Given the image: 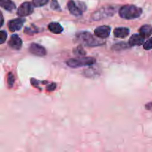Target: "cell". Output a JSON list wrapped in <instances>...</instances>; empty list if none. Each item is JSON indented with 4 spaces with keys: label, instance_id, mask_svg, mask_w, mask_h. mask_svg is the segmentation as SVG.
<instances>
[{
    "label": "cell",
    "instance_id": "cell-9",
    "mask_svg": "<svg viewBox=\"0 0 152 152\" xmlns=\"http://www.w3.org/2000/svg\"><path fill=\"white\" fill-rule=\"evenodd\" d=\"M8 45L13 50H20L22 46V41L19 36L13 34L10 37V40L8 41Z\"/></svg>",
    "mask_w": 152,
    "mask_h": 152
},
{
    "label": "cell",
    "instance_id": "cell-21",
    "mask_svg": "<svg viewBox=\"0 0 152 152\" xmlns=\"http://www.w3.org/2000/svg\"><path fill=\"white\" fill-rule=\"evenodd\" d=\"M50 7L52 10H57V11H61V7L58 3L57 0H51L50 2Z\"/></svg>",
    "mask_w": 152,
    "mask_h": 152
},
{
    "label": "cell",
    "instance_id": "cell-8",
    "mask_svg": "<svg viewBox=\"0 0 152 152\" xmlns=\"http://www.w3.org/2000/svg\"><path fill=\"white\" fill-rule=\"evenodd\" d=\"M111 28L107 25H102L96 28L94 31V35L100 39H105L109 37Z\"/></svg>",
    "mask_w": 152,
    "mask_h": 152
},
{
    "label": "cell",
    "instance_id": "cell-3",
    "mask_svg": "<svg viewBox=\"0 0 152 152\" xmlns=\"http://www.w3.org/2000/svg\"><path fill=\"white\" fill-rule=\"evenodd\" d=\"M80 58L70 59L66 62V64L70 68H76L79 67L92 65L96 62V59L94 57H88V56H79Z\"/></svg>",
    "mask_w": 152,
    "mask_h": 152
},
{
    "label": "cell",
    "instance_id": "cell-20",
    "mask_svg": "<svg viewBox=\"0 0 152 152\" xmlns=\"http://www.w3.org/2000/svg\"><path fill=\"white\" fill-rule=\"evenodd\" d=\"M49 1V0H33V4L34 7H39L44 6Z\"/></svg>",
    "mask_w": 152,
    "mask_h": 152
},
{
    "label": "cell",
    "instance_id": "cell-6",
    "mask_svg": "<svg viewBox=\"0 0 152 152\" xmlns=\"http://www.w3.org/2000/svg\"><path fill=\"white\" fill-rule=\"evenodd\" d=\"M25 22V19L23 18H17V19H12V20L9 21L8 24V28L11 32H14V31H19L23 26L24 23Z\"/></svg>",
    "mask_w": 152,
    "mask_h": 152
},
{
    "label": "cell",
    "instance_id": "cell-2",
    "mask_svg": "<svg viewBox=\"0 0 152 152\" xmlns=\"http://www.w3.org/2000/svg\"><path fill=\"white\" fill-rule=\"evenodd\" d=\"M142 13V10L140 7L132 4H127L120 7L119 14L120 17L125 19H134L140 17Z\"/></svg>",
    "mask_w": 152,
    "mask_h": 152
},
{
    "label": "cell",
    "instance_id": "cell-12",
    "mask_svg": "<svg viewBox=\"0 0 152 152\" xmlns=\"http://www.w3.org/2000/svg\"><path fill=\"white\" fill-rule=\"evenodd\" d=\"M130 34V30L126 27H120L114 29V35L117 38L124 39L129 35Z\"/></svg>",
    "mask_w": 152,
    "mask_h": 152
},
{
    "label": "cell",
    "instance_id": "cell-7",
    "mask_svg": "<svg viewBox=\"0 0 152 152\" xmlns=\"http://www.w3.org/2000/svg\"><path fill=\"white\" fill-rule=\"evenodd\" d=\"M29 51L30 53H31L32 54L37 56H40V57L45 56L46 53H47L45 48L43 46L40 45L39 44H37V43H32V44L30 45Z\"/></svg>",
    "mask_w": 152,
    "mask_h": 152
},
{
    "label": "cell",
    "instance_id": "cell-23",
    "mask_svg": "<svg viewBox=\"0 0 152 152\" xmlns=\"http://www.w3.org/2000/svg\"><path fill=\"white\" fill-rule=\"evenodd\" d=\"M7 37V34L6 31H0V44H3L6 41Z\"/></svg>",
    "mask_w": 152,
    "mask_h": 152
},
{
    "label": "cell",
    "instance_id": "cell-1",
    "mask_svg": "<svg viewBox=\"0 0 152 152\" xmlns=\"http://www.w3.org/2000/svg\"><path fill=\"white\" fill-rule=\"evenodd\" d=\"M99 37H94L89 32H80L76 35V39L77 42L80 44L88 47H95V46H100L105 44V42L99 39Z\"/></svg>",
    "mask_w": 152,
    "mask_h": 152
},
{
    "label": "cell",
    "instance_id": "cell-16",
    "mask_svg": "<svg viewBox=\"0 0 152 152\" xmlns=\"http://www.w3.org/2000/svg\"><path fill=\"white\" fill-rule=\"evenodd\" d=\"M24 32L28 35H34L39 32V29L37 26L34 25H31L30 26H27L24 30Z\"/></svg>",
    "mask_w": 152,
    "mask_h": 152
},
{
    "label": "cell",
    "instance_id": "cell-17",
    "mask_svg": "<svg viewBox=\"0 0 152 152\" xmlns=\"http://www.w3.org/2000/svg\"><path fill=\"white\" fill-rule=\"evenodd\" d=\"M127 43L126 42H119L117 43V44L114 45L112 47V50H125V49L129 48V46Z\"/></svg>",
    "mask_w": 152,
    "mask_h": 152
},
{
    "label": "cell",
    "instance_id": "cell-13",
    "mask_svg": "<svg viewBox=\"0 0 152 152\" xmlns=\"http://www.w3.org/2000/svg\"><path fill=\"white\" fill-rule=\"evenodd\" d=\"M139 33L142 37L146 39L148 38L152 34V27L150 25H144L140 27L139 30Z\"/></svg>",
    "mask_w": 152,
    "mask_h": 152
},
{
    "label": "cell",
    "instance_id": "cell-28",
    "mask_svg": "<svg viewBox=\"0 0 152 152\" xmlns=\"http://www.w3.org/2000/svg\"><path fill=\"white\" fill-rule=\"evenodd\" d=\"M1 26H2L3 23H4V19H3V16L2 14L1 13Z\"/></svg>",
    "mask_w": 152,
    "mask_h": 152
},
{
    "label": "cell",
    "instance_id": "cell-19",
    "mask_svg": "<svg viewBox=\"0 0 152 152\" xmlns=\"http://www.w3.org/2000/svg\"><path fill=\"white\" fill-rule=\"evenodd\" d=\"M74 53L77 56H84L86 54V51L83 50L81 46H78L74 49Z\"/></svg>",
    "mask_w": 152,
    "mask_h": 152
},
{
    "label": "cell",
    "instance_id": "cell-10",
    "mask_svg": "<svg viewBox=\"0 0 152 152\" xmlns=\"http://www.w3.org/2000/svg\"><path fill=\"white\" fill-rule=\"evenodd\" d=\"M68 8L70 13L75 16H80L83 14V11L77 5V2H75L73 0H70L68 2Z\"/></svg>",
    "mask_w": 152,
    "mask_h": 152
},
{
    "label": "cell",
    "instance_id": "cell-25",
    "mask_svg": "<svg viewBox=\"0 0 152 152\" xmlns=\"http://www.w3.org/2000/svg\"><path fill=\"white\" fill-rule=\"evenodd\" d=\"M77 5L79 6V7H80V8L81 9L82 11H83V12L86 11V9H87V7H86V4H85L84 2H82V1H77Z\"/></svg>",
    "mask_w": 152,
    "mask_h": 152
},
{
    "label": "cell",
    "instance_id": "cell-5",
    "mask_svg": "<svg viewBox=\"0 0 152 152\" xmlns=\"http://www.w3.org/2000/svg\"><path fill=\"white\" fill-rule=\"evenodd\" d=\"M34 5L31 2L25 1L19 6L17 12H16V14L21 17H25V16H29L34 12Z\"/></svg>",
    "mask_w": 152,
    "mask_h": 152
},
{
    "label": "cell",
    "instance_id": "cell-15",
    "mask_svg": "<svg viewBox=\"0 0 152 152\" xmlns=\"http://www.w3.org/2000/svg\"><path fill=\"white\" fill-rule=\"evenodd\" d=\"M48 29L50 32L55 34H59L63 31V28L58 22H51L48 25Z\"/></svg>",
    "mask_w": 152,
    "mask_h": 152
},
{
    "label": "cell",
    "instance_id": "cell-14",
    "mask_svg": "<svg viewBox=\"0 0 152 152\" xmlns=\"http://www.w3.org/2000/svg\"><path fill=\"white\" fill-rule=\"evenodd\" d=\"M0 5L7 11H13L16 9V4L11 0H0Z\"/></svg>",
    "mask_w": 152,
    "mask_h": 152
},
{
    "label": "cell",
    "instance_id": "cell-22",
    "mask_svg": "<svg viewBox=\"0 0 152 152\" xmlns=\"http://www.w3.org/2000/svg\"><path fill=\"white\" fill-rule=\"evenodd\" d=\"M143 48L145 50H151L152 49V37L148 39L143 45Z\"/></svg>",
    "mask_w": 152,
    "mask_h": 152
},
{
    "label": "cell",
    "instance_id": "cell-4",
    "mask_svg": "<svg viewBox=\"0 0 152 152\" xmlns=\"http://www.w3.org/2000/svg\"><path fill=\"white\" fill-rule=\"evenodd\" d=\"M116 10L113 6H105L102 7L91 15V19L94 21H99L106 18L111 17L115 13Z\"/></svg>",
    "mask_w": 152,
    "mask_h": 152
},
{
    "label": "cell",
    "instance_id": "cell-11",
    "mask_svg": "<svg viewBox=\"0 0 152 152\" xmlns=\"http://www.w3.org/2000/svg\"><path fill=\"white\" fill-rule=\"evenodd\" d=\"M145 38L140 34H134L131 37L129 44L130 46H140L144 44Z\"/></svg>",
    "mask_w": 152,
    "mask_h": 152
},
{
    "label": "cell",
    "instance_id": "cell-27",
    "mask_svg": "<svg viewBox=\"0 0 152 152\" xmlns=\"http://www.w3.org/2000/svg\"><path fill=\"white\" fill-rule=\"evenodd\" d=\"M145 108L147 110H149V111H152V102H149V103H147L145 105Z\"/></svg>",
    "mask_w": 152,
    "mask_h": 152
},
{
    "label": "cell",
    "instance_id": "cell-26",
    "mask_svg": "<svg viewBox=\"0 0 152 152\" xmlns=\"http://www.w3.org/2000/svg\"><path fill=\"white\" fill-rule=\"evenodd\" d=\"M31 85H32L35 88L39 87V80H35V79H31Z\"/></svg>",
    "mask_w": 152,
    "mask_h": 152
},
{
    "label": "cell",
    "instance_id": "cell-18",
    "mask_svg": "<svg viewBox=\"0 0 152 152\" xmlns=\"http://www.w3.org/2000/svg\"><path fill=\"white\" fill-rule=\"evenodd\" d=\"M7 86H8L9 88H13V84H14L15 78H14V76H13V74H12V73H9V74H7Z\"/></svg>",
    "mask_w": 152,
    "mask_h": 152
},
{
    "label": "cell",
    "instance_id": "cell-24",
    "mask_svg": "<svg viewBox=\"0 0 152 152\" xmlns=\"http://www.w3.org/2000/svg\"><path fill=\"white\" fill-rule=\"evenodd\" d=\"M56 84L54 83H50V85H48V86H47V87H46V90L48 91H54L55 89H56Z\"/></svg>",
    "mask_w": 152,
    "mask_h": 152
}]
</instances>
